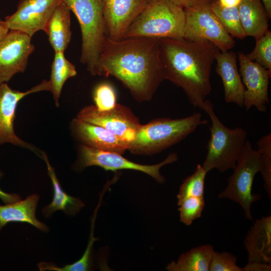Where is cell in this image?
I'll list each match as a JSON object with an SVG mask.
<instances>
[{"mask_svg":"<svg viewBox=\"0 0 271 271\" xmlns=\"http://www.w3.org/2000/svg\"><path fill=\"white\" fill-rule=\"evenodd\" d=\"M237 257L226 251H214L209 265V271H243L237 264Z\"/></svg>","mask_w":271,"mask_h":271,"instance_id":"4dcf8cb0","label":"cell"},{"mask_svg":"<svg viewBox=\"0 0 271 271\" xmlns=\"http://www.w3.org/2000/svg\"><path fill=\"white\" fill-rule=\"evenodd\" d=\"M243 271H270L271 264L258 262H248L243 267Z\"/></svg>","mask_w":271,"mask_h":271,"instance_id":"1f68e13d","label":"cell"},{"mask_svg":"<svg viewBox=\"0 0 271 271\" xmlns=\"http://www.w3.org/2000/svg\"><path fill=\"white\" fill-rule=\"evenodd\" d=\"M245 55L249 60L260 64L271 72V32L267 30L256 40L253 51Z\"/></svg>","mask_w":271,"mask_h":271,"instance_id":"83f0119b","label":"cell"},{"mask_svg":"<svg viewBox=\"0 0 271 271\" xmlns=\"http://www.w3.org/2000/svg\"><path fill=\"white\" fill-rule=\"evenodd\" d=\"M204 111L209 116L211 125L202 167L207 173L214 169L221 173L233 169L247 140L246 131L241 127L231 129L225 126L216 115L213 103L209 100L205 102Z\"/></svg>","mask_w":271,"mask_h":271,"instance_id":"8992f818","label":"cell"},{"mask_svg":"<svg viewBox=\"0 0 271 271\" xmlns=\"http://www.w3.org/2000/svg\"><path fill=\"white\" fill-rule=\"evenodd\" d=\"M76 117L105 128L129 144L141 124L130 109L119 104L106 111H99L94 105H89L82 108Z\"/></svg>","mask_w":271,"mask_h":271,"instance_id":"8fae6325","label":"cell"},{"mask_svg":"<svg viewBox=\"0 0 271 271\" xmlns=\"http://www.w3.org/2000/svg\"><path fill=\"white\" fill-rule=\"evenodd\" d=\"M40 157L45 162L48 174L53 189V198L51 203L42 210L44 216L49 217L57 210L63 211L69 215H74L84 206V203L78 198L73 197L66 193L61 187L54 169L50 164L46 154L41 151Z\"/></svg>","mask_w":271,"mask_h":271,"instance_id":"44dd1931","label":"cell"},{"mask_svg":"<svg viewBox=\"0 0 271 271\" xmlns=\"http://www.w3.org/2000/svg\"><path fill=\"white\" fill-rule=\"evenodd\" d=\"M213 0H197L196 5L185 9L183 38L193 41H209L221 52L228 51L235 44L211 9Z\"/></svg>","mask_w":271,"mask_h":271,"instance_id":"ba28073f","label":"cell"},{"mask_svg":"<svg viewBox=\"0 0 271 271\" xmlns=\"http://www.w3.org/2000/svg\"><path fill=\"white\" fill-rule=\"evenodd\" d=\"M175 5L183 9H189L194 6L197 0H170Z\"/></svg>","mask_w":271,"mask_h":271,"instance_id":"836d02e7","label":"cell"},{"mask_svg":"<svg viewBox=\"0 0 271 271\" xmlns=\"http://www.w3.org/2000/svg\"><path fill=\"white\" fill-rule=\"evenodd\" d=\"M239 72L246 89L243 106L247 110L254 106L266 112L269 103L268 84L271 72L260 64L249 60L242 52L238 54Z\"/></svg>","mask_w":271,"mask_h":271,"instance_id":"7c38bea8","label":"cell"},{"mask_svg":"<svg viewBox=\"0 0 271 271\" xmlns=\"http://www.w3.org/2000/svg\"><path fill=\"white\" fill-rule=\"evenodd\" d=\"M205 205L204 197H191L184 200L179 205L180 220L186 225L201 217Z\"/></svg>","mask_w":271,"mask_h":271,"instance_id":"f1b7e54d","label":"cell"},{"mask_svg":"<svg viewBox=\"0 0 271 271\" xmlns=\"http://www.w3.org/2000/svg\"><path fill=\"white\" fill-rule=\"evenodd\" d=\"M39 199V195L33 194L22 201L0 205V230L9 222H18L29 223L43 232H48L47 225L36 218Z\"/></svg>","mask_w":271,"mask_h":271,"instance_id":"d6986e66","label":"cell"},{"mask_svg":"<svg viewBox=\"0 0 271 271\" xmlns=\"http://www.w3.org/2000/svg\"><path fill=\"white\" fill-rule=\"evenodd\" d=\"M207 123L199 112L181 118L153 119L146 124H141L128 150L140 155L160 153L185 139L199 126Z\"/></svg>","mask_w":271,"mask_h":271,"instance_id":"3957f363","label":"cell"},{"mask_svg":"<svg viewBox=\"0 0 271 271\" xmlns=\"http://www.w3.org/2000/svg\"><path fill=\"white\" fill-rule=\"evenodd\" d=\"M244 246L248 252V262L270 264V215L256 220L245 236Z\"/></svg>","mask_w":271,"mask_h":271,"instance_id":"ac0fdd59","label":"cell"},{"mask_svg":"<svg viewBox=\"0 0 271 271\" xmlns=\"http://www.w3.org/2000/svg\"><path fill=\"white\" fill-rule=\"evenodd\" d=\"M10 30L5 20L3 21L0 19V42L6 37Z\"/></svg>","mask_w":271,"mask_h":271,"instance_id":"e575fe53","label":"cell"},{"mask_svg":"<svg viewBox=\"0 0 271 271\" xmlns=\"http://www.w3.org/2000/svg\"><path fill=\"white\" fill-rule=\"evenodd\" d=\"M76 16L82 34L81 62L100 75L99 58L106 39L101 0H63Z\"/></svg>","mask_w":271,"mask_h":271,"instance_id":"5b68a950","label":"cell"},{"mask_svg":"<svg viewBox=\"0 0 271 271\" xmlns=\"http://www.w3.org/2000/svg\"><path fill=\"white\" fill-rule=\"evenodd\" d=\"M238 10L246 37L257 40L268 30L270 19L261 0H241Z\"/></svg>","mask_w":271,"mask_h":271,"instance_id":"7402d4cb","label":"cell"},{"mask_svg":"<svg viewBox=\"0 0 271 271\" xmlns=\"http://www.w3.org/2000/svg\"><path fill=\"white\" fill-rule=\"evenodd\" d=\"M41 91H51L49 80H43L39 84L25 92L13 89L7 83L0 84V145L5 143L11 144L29 149L41 156V151L39 149L16 134L14 121L19 102L28 95Z\"/></svg>","mask_w":271,"mask_h":271,"instance_id":"30bf717a","label":"cell"},{"mask_svg":"<svg viewBox=\"0 0 271 271\" xmlns=\"http://www.w3.org/2000/svg\"><path fill=\"white\" fill-rule=\"evenodd\" d=\"M2 176L3 173L0 170V178ZM0 199L5 204H10L21 200V197L17 194L6 193L0 188Z\"/></svg>","mask_w":271,"mask_h":271,"instance_id":"d6a6232c","label":"cell"},{"mask_svg":"<svg viewBox=\"0 0 271 271\" xmlns=\"http://www.w3.org/2000/svg\"><path fill=\"white\" fill-rule=\"evenodd\" d=\"M260 156V170L264 181V188L271 197V134L261 137L257 142Z\"/></svg>","mask_w":271,"mask_h":271,"instance_id":"4316f807","label":"cell"},{"mask_svg":"<svg viewBox=\"0 0 271 271\" xmlns=\"http://www.w3.org/2000/svg\"><path fill=\"white\" fill-rule=\"evenodd\" d=\"M160 41L165 79L181 88L190 103L204 110L211 91L212 66L220 50L209 41L183 38Z\"/></svg>","mask_w":271,"mask_h":271,"instance_id":"7a4b0ae2","label":"cell"},{"mask_svg":"<svg viewBox=\"0 0 271 271\" xmlns=\"http://www.w3.org/2000/svg\"><path fill=\"white\" fill-rule=\"evenodd\" d=\"M241 0H218L219 4L225 7H235L239 5Z\"/></svg>","mask_w":271,"mask_h":271,"instance_id":"d590c367","label":"cell"},{"mask_svg":"<svg viewBox=\"0 0 271 271\" xmlns=\"http://www.w3.org/2000/svg\"><path fill=\"white\" fill-rule=\"evenodd\" d=\"M211 9L226 32L233 38L243 39L244 34L239 14L238 6L225 7L218 0H213Z\"/></svg>","mask_w":271,"mask_h":271,"instance_id":"d4e9b609","label":"cell"},{"mask_svg":"<svg viewBox=\"0 0 271 271\" xmlns=\"http://www.w3.org/2000/svg\"><path fill=\"white\" fill-rule=\"evenodd\" d=\"M63 0H20L16 11L5 19L10 30L32 37L44 30L58 5Z\"/></svg>","mask_w":271,"mask_h":271,"instance_id":"5bb4252c","label":"cell"},{"mask_svg":"<svg viewBox=\"0 0 271 271\" xmlns=\"http://www.w3.org/2000/svg\"><path fill=\"white\" fill-rule=\"evenodd\" d=\"M262 2L268 15L269 19L271 18V0H261Z\"/></svg>","mask_w":271,"mask_h":271,"instance_id":"8d00e7d4","label":"cell"},{"mask_svg":"<svg viewBox=\"0 0 271 271\" xmlns=\"http://www.w3.org/2000/svg\"><path fill=\"white\" fill-rule=\"evenodd\" d=\"M178 155L170 154L162 162L156 165H146L132 162L115 153L103 151L81 145L77 166L79 169L96 166L105 170H133L141 171L153 177L159 183H163L165 178L160 173L161 168L167 164L176 162Z\"/></svg>","mask_w":271,"mask_h":271,"instance_id":"9c48e42d","label":"cell"},{"mask_svg":"<svg viewBox=\"0 0 271 271\" xmlns=\"http://www.w3.org/2000/svg\"><path fill=\"white\" fill-rule=\"evenodd\" d=\"M216 72L221 77L224 100L242 107L245 87L237 66V55L232 51H219L216 56Z\"/></svg>","mask_w":271,"mask_h":271,"instance_id":"e0dca14e","label":"cell"},{"mask_svg":"<svg viewBox=\"0 0 271 271\" xmlns=\"http://www.w3.org/2000/svg\"><path fill=\"white\" fill-rule=\"evenodd\" d=\"M99 65L101 76L116 78L139 102L151 100L165 80L159 39L107 37Z\"/></svg>","mask_w":271,"mask_h":271,"instance_id":"6da1fadb","label":"cell"},{"mask_svg":"<svg viewBox=\"0 0 271 271\" xmlns=\"http://www.w3.org/2000/svg\"><path fill=\"white\" fill-rule=\"evenodd\" d=\"M207 173L202 166L198 164L193 174L183 180L177 195L178 205L187 198L204 197L205 179Z\"/></svg>","mask_w":271,"mask_h":271,"instance_id":"484cf974","label":"cell"},{"mask_svg":"<svg viewBox=\"0 0 271 271\" xmlns=\"http://www.w3.org/2000/svg\"><path fill=\"white\" fill-rule=\"evenodd\" d=\"M70 9L63 1L58 5L43 31L56 52H64L71 37Z\"/></svg>","mask_w":271,"mask_h":271,"instance_id":"ffe728a7","label":"cell"},{"mask_svg":"<svg viewBox=\"0 0 271 271\" xmlns=\"http://www.w3.org/2000/svg\"><path fill=\"white\" fill-rule=\"evenodd\" d=\"M31 38L22 32L10 30L0 42V84L25 71L35 49Z\"/></svg>","mask_w":271,"mask_h":271,"instance_id":"4fadbf2b","label":"cell"},{"mask_svg":"<svg viewBox=\"0 0 271 271\" xmlns=\"http://www.w3.org/2000/svg\"><path fill=\"white\" fill-rule=\"evenodd\" d=\"M76 74L75 66L65 58L64 52H55L49 81L51 85V92L57 107L59 106V98L65 82Z\"/></svg>","mask_w":271,"mask_h":271,"instance_id":"cb8c5ba5","label":"cell"},{"mask_svg":"<svg viewBox=\"0 0 271 271\" xmlns=\"http://www.w3.org/2000/svg\"><path fill=\"white\" fill-rule=\"evenodd\" d=\"M185 23V14L182 8L170 0H151L127 29L122 39L182 38Z\"/></svg>","mask_w":271,"mask_h":271,"instance_id":"277c9868","label":"cell"},{"mask_svg":"<svg viewBox=\"0 0 271 271\" xmlns=\"http://www.w3.org/2000/svg\"><path fill=\"white\" fill-rule=\"evenodd\" d=\"M233 174L228 178L227 186L218 195L219 198H226L239 204L243 209L245 217L252 220L251 204L260 199L261 196L252 192L255 175L260 170V156L258 150L252 147L246 140Z\"/></svg>","mask_w":271,"mask_h":271,"instance_id":"52a82bcc","label":"cell"},{"mask_svg":"<svg viewBox=\"0 0 271 271\" xmlns=\"http://www.w3.org/2000/svg\"><path fill=\"white\" fill-rule=\"evenodd\" d=\"M213 246L206 244L182 253L177 261H172L166 268L169 271H209Z\"/></svg>","mask_w":271,"mask_h":271,"instance_id":"603a6c76","label":"cell"},{"mask_svg":"<svg viewBox=\"0 0 271 271\" xmlns=\"http://www.w3.org/2000/svg\"><path fill=\"white\" fill-rule=\"evenodd\" d=\"M93 97L94 105L99 111L110 110L117 104L114 89L107 83L97 85L94 89Z\"/></svg>","mask_w":271,"mask_h":271,"instance_id":"f546056e","label":"cell"},{"mask_svg":"<svg viewBox=\"0 0 271 271\" xmlns=\"http://www.w3.org/2000/svg\"><path fill=\"white\" fill-rule=\"evenodd\" d=\"M71 129L81 145L94 149L122 155L129 148V143L105 128L77 117L72 119Z\"/></svg>","mask_w":271,"mask_h":271,"instance_id":"2e32d148","label":"cell"},{"mask_svg":"<svg viewBox=\"0 0 271 271\" xmlns=\"http://www.w3.org/2000/svg\"><path fill=\"white\" fill-rule=\"evenodd\" d=\"M106 36L122 39L127 29L151 0H101Z\"/></svg>","mask_w":271,"mask_h":271,"instance_id":"9a60e30c","label":"cell"}]
</instances>
